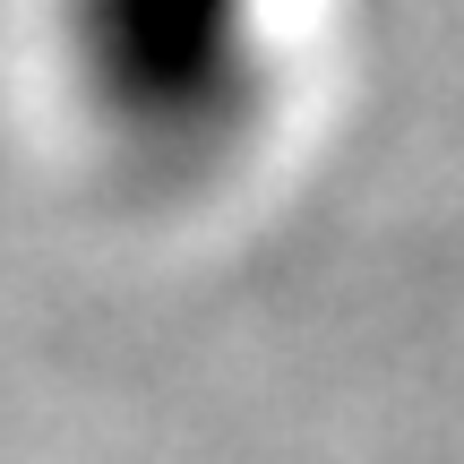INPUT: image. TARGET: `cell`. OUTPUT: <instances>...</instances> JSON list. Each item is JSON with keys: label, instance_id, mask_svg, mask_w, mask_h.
Returning a JSON list of instances; mask_svg holds the SVG:
<instances>
[{"label": "cell", "instance_id": "6da1fadb", "mask_svg": "<svg viewBox=\"0 0 464 464\" xmlns=\"http://www.w3.org/2000/svg\"><path fill=\"white\" fill-rule=\"evenodd\" d=\"M78 52L103 112L138 138H207L232 112L241 0H78Z\"/></svg>", "mask_w": 464, "mask_h": 464}]
</instances>
